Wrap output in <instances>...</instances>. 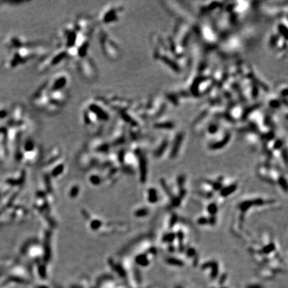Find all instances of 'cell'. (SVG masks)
<instances>
[{
  "mask_svg": "<svg viewBox=\"0 0 288 288\" xmlns=\"http://www.w3.org/2000/svg\"><path fill=\"white\" fill-rule=\"evenodd\" d=\"M71 78L66 72H58L46 80L33 93L32 102L37 110L55 114L65 106L69 95Z\"/></svg>",
  "mask_w": 288,
  "mask_h": 288,
  "instance_id": "cell-1",
  "label": "cell"
},
{
  "mask_svg": "<svg viewBox=\"0 0 288 288\" xmlns=\"http://www.w3.org/2000/svg\"><path fill=\"white\" fill-rule=\"evenodd\" d=\"M110 114L99 99H93L85 105L82 111V120L87 125H95L109 121Z\"/></svg>",
  "mask_w": 288,
  "mask_h": 288,
  "instance_id": "cell-2",
  "label": "cell"
},
{
  "mask_svg": "<svg viewBox=\"0 0 288 288\" xmlns=\"http://www.w3.org/2000/svg\"><path fill=\"white\" fill-rule=\"evenodd\" d=\"M124 12V7L119 3H111L107 5L101 12L99 20L103 25H110L116 24L120 20Z\"/></svg>",
  "mask_w": 288,
  "mask_h": 288,
  "instance_id": "cell-3",
  "label": "cell"
},
{
  "mask_svg": "<svg viewBox=\"0 0 288 288\" xmlns=\"http://www.w3.org/2000/svg\"><path fill=\"white\" fill-rule=\"evenodd\" d=\"M99 33V42L103 54L111 60L117 59L120 55L118 44L107 33L104 31H100Z\"/></svg>",
  "mask_w": 288,
  "mask_h": 288,
  "instance_id": "cell-4",
  "label": "cell"
},
{
  "mask_svg": "<svg viewBox=\"0 0 288 288\" xmlns=\"http://www.w3.org/2000/svg\"><path fill=\"white\" fill-rule=\"evenodd\" d=\"M208 267H210L211 269V277L212 279H215L217 278L218 275V265L216 262H213V261H209L202 265L201 268L202 269H206Z\"/></svg>",
  "mask_w": 288,
  "mask_h": 288,
  "instance_id": "cell-5",
  "label": "cell"
},
{
  "mask_svg": "<svg viewBox=\"0 0 288 288\" xmlns=\"http://www.w3.org/2000/svg\"><path fill=\"white\" fill-rule=\"evenodd\" d=\"M237 188L238 185L236 184H232L226 187V188H223L220 191V195L224 197L229 196L236 190Z\"/></svg>",
  "mask_w": 288,
  "mask_h": 288,
  "instance_id": "cell-6",
  "label": "cell"
},
{
  "mask_svg": "<svg viewBox=\"0 0 288 288\" xmlns=\"http://www.w3.org/2000/svg\"><path fill=\"white\" fill-rule=\"evenodd\" d=\"M166 262L171 265H175V266H182L184 265L183 261L175 257H169L166 260Z\"/></svg>",
  "mask_w": 288,
  "mask_h": 288,
  "instance_id": "cell-7",
  "label": "cell"
},
{
  "mask_svg": "<svg viewBox=\"0 0 288 288\" xmlns=\"http://www.w3.org/2000/svg\"><path fill=\"white\" fill-rule=\"evenodd\" d=\"M207 210H208V212L211 215L215 216V215L217 214V212H218V205H217V204L215 203H211L210 204H209L207 208Z\"/></svg>",
  "mask_w": 288,
  "mask_h": 288,
  "instance_id": "cell-8",
  "label": "cell"
},
{
  "mask_svg": "<svg viewBox=\"0 0 288 288\" xmlns=\"http://www.w3.org/2000/svg\"><path fill=\"white\" fill-rule=\"evenodd\" d=\"M176 239V235H175L174 233L171 232V233H168L166 234L163 238V241L166 243H168V244H170V243H172L174 239Z\"/></svg>",
  "mask_w": 288,
  "mask_h": 288,
  "instance_id": "cell-9",
  "label": "cell"
},
{
  "mask_svg": "<svg viewBox=\"0 0 288 288\" xmlns=\"http://www.w3.org/2000/svg\"><path fill=\"white\" fill-rule=\"evenodd\" d=\"M178 220V218L177 215H175V214H174V215H172V216L171 217V218H170L169 227H173L175 226V224L177 223Z\"/></svg>",
  "mask_w": 288,
  "mask_h": 288,
  "instance_id": "cell-10",
  "label": "cell"
},
{
  "mask_svg": "<svg viewBox=\"0 0 288 288\" xmlns=\"http://www.w3.org/2000/svg\"><path fill=\"white\" fill-rule=\"evenodd\" d=\"M198 223L200 225H208L209 224V219L206 218H200L197 221Z\"/></svg>",
  "mask_w": 288,
  "mask_h": 288,
  "instance_id": "cell-11",
  "label": "cell"
},
{
  "mask_svg": "<svg viewBox=\"0 0 288 288\" xmlns=\"http://www.w3.org/2000/svg\"><path fill=\"white\" fill-rule=\"evenodd\" d=\"M186 252H187V254H188V256L189 257H193V256L196 253L195 249H193V248L188 249V251H187Z\"/></svg>",
  "mask_w": 288,
  "mask_h": 288,
  "instance_id": "cell-12",
  "label": "cell"
},
{
  "mask_svg": "<svg viewBox=\"0 0 288 288\" xmlns=\"http://www.w3.org/2000/svg\"><path fill=\"white\" fill-rule=\"evenodd\" d=\"M246 288H264L263 286H261L259 284H252V285H249Z\"/></svg>",
  "mask_w": 288,
  "mask_h": 288,
  "instance_id": "cell-13",
  "label": "cell"
},
{
  "mask_svg": "<svg viewBox=\"0 0 288 288\" xmlns=\"http://www.w3.org/2000/svg\"><path fill=\"white\" fill-rule=\"evenodd\" d=\"M222 288H227V287H222Z\"/></svg>",
  "mask_w": 288,
  "mask_h": 288,
  "instance_id": "cell-14",
  "label": "cell"
}]
</instances>
